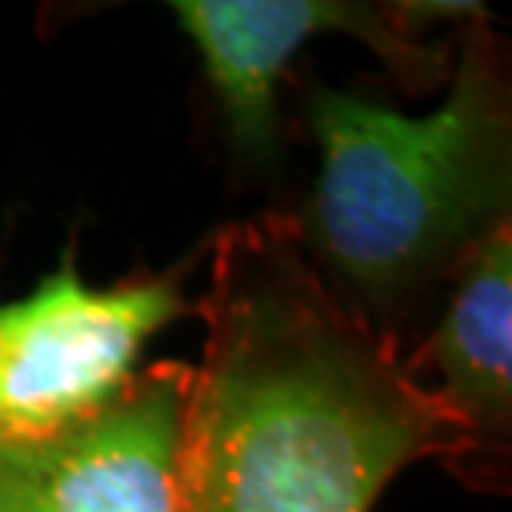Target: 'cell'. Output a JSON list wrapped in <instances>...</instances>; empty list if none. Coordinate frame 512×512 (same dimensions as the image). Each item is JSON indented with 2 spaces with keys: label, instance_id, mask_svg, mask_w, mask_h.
Masks as SVG:
<instances>
[{
  "label": "cell",
  "instance_id": "obj_1",
  "mask_svg": "<svg viewBox=\"0 0 512 512\" xmlns=\"http://www.w3.org/2000/svg\"><path fill=\"white\" fill-rule=\"evenodd\" d=\"M207 326L180 443V512H373L463 429L326 290L290 213L210 240Z\"/></svg>",
  "mask_w": 512,
  "mask_h": 512
},
{
  "label": "cell",
  "instance_id": "obj_2",
  "mask_svg": "<svg viewBox=\"0 0 512 512\" xmlns=\"http://www.w3.org/2000/svg\"><path fill=\"white\" fill-rule=\"evenodd\" d=\"M303 120L320 173L290 213L326 290L403 356L416 350L473 253L509 223V44L489 17L459 27L449 94L406 117L313 80Z\"/></svg>",
  "mask_w": 512,
  "mask_h": 512
},
{
  "label": "cell",
  "instance_id": "obj_3",
  "mask_svg": "<svg viewBox=\"0 0 512 512\" xmlns=\"http://www.w3.org/2000/svg\"><path fill=\"white\" fill-rule=\"evenodd\" d=\"M170 7L203 57L230 150L256 167L280 157L276 87L306 37L350 34L406 94H429L453 77L459 30L446 44H429L426 34L436 24L463 27L486 17V7L449 0H180Z\"/></svg>",
  "mask_w": 512,
  "mask_h": 512
},
{
  "label": "cell",
  "instance_id": "obj_4",
  "mask_svg": "<svg viewBox=\"0 0 512 512\" xmlns=\"http://www.w3.org/2000/svg\"><path fill=\"white\" fill-rule=\"evenodd\" d=\"M190 383L160 360L57 423L0 429V512H180Z\"/></svg>",
  "mask_w": 512,
  "mask_h": 512
},
{
  "label": "cell",
  "instance_id": "obj_5",
  "mask_svg": "<svg viewBox=\"0 0 512 512\" xmlns=\"http://www.w3.org/2000/svg\"><path fill=\"white\" fill-rule=\"evenodd\" d=\"M187 266L90 290L77 253L24 300L0 303V429H40L114 389L153 333L197 313Z\"/></svg>",
  "mask_w": 512,
  "mask_h": 512
},
{
  "label": "cell",
  "instance_id": "obj_6",
  "mask_svg": "<svg viewBox=\"0 0 512 512\" xmlns=\"http://www.w3.org/2000/svg\"><path fill=\"white\" fill-rule=\"evenodd\" d=\"M406 373L463 429L449 466L476 493H509L512 476V223L473 253L433 323L406 356Z\"/></svg>",
  "mask_w": 512,
  "mask_h": 512
}]
</instances>
